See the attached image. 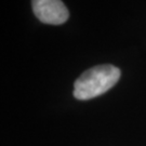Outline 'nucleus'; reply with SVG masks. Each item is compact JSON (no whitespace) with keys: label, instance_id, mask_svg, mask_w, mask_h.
Listing matches in <instances>:
<instances>
[{"label":"nucleus","instance_id":"nucleus-1","mask_svg":"<svg viewBox=\"0 0 146 146\" xmlns=\"http://www.w3.org/2000/svg\"><path fill=\"white\" fill-rule=\"evenodd\" d=\"M120 69L110 64L98 65L82 73L74 84V96L80 101L100 96L115 86L120 78Z\"/></svg>","mask_w":146,"mask_h":146},{"label":"nucleus","instance_id":"nucleus-2","mask_svg":"<svg viewBox=\"0 0 146 146\" xmlns=\"http://www.w3.org/2000/svg\"><path fill=\"white\" fill-rule=\"evenodd\" d=\"M33 11L40 22L50 25L64 24L69 17L62 0H31Z\"/></svg>","mask_w":146,"mask_h":146}]
</instances>
